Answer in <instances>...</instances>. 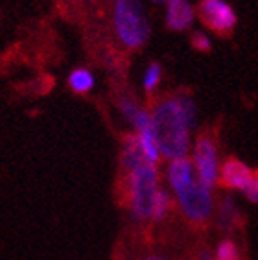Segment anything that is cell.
<instances>
[{
    "instance_id": "obj_1",
    "label": "cell",
    "mask_w": 258,
    "mask_h": 260,
    "mask_svg": "<svg viewBox=\"0 0 258 260\" xmlns=\"http://www.w3.org/2000/svg\"><path fill=\"white\" fill-rule=\"evenodd\" d=\"M160 155L168 159L184 157L190 146V127L194 124L196 107L186 96L166 98L149 113Z\"/></svg>"
},
{
    "instance_id": "obj_2",
    "label": "cell",
    "mask_w": 258,
    "mask_h": 260,
    "mask_svg": "<svg viewBox=\"0 0 258 260\" xmlns=\"http://www.w3.org/2000/svg\"><path fill=\"white\" fill-rule=\"evenodd\" d=\"M113 22L114 31L125 48L137 50L146 45L149 37V24L140 0H114Z\"/></svg>"
},
{
    "instance_id": "obj_3",
    "label": "cell",
    "mask_w": 258,
    "mask_h": 260,
    "mask_svg": "<svg viewBox=\"0 0 258 260\" xmlns=\"http://www.w3.org/2000/svg\"><path fill=\"white\" fill-rule=\"evenodd\" d=\"M157 181H159V175L155 170V165H149V162H142L135 170L127 172L125 194H127L129 209L135 218H139V220L151 218L155 194L159 190Z\"/></svg>"
},
{
    "instance_id": "obj_4",
    "label": "cell",
    "mask_w": 258,
    "mask_h": 260,
    "mask_svg": "<svg viewBox=\"0 0 258 260\" xmlns=\"http://www.w3.org/2000/svg\"><path fill=\"white\" fill-rule=\"evenodd\" d=\"M175 194H177L179 205L183 209L184 216L190 221L203 223L210 218L214 205L212 194L199 181H196V177L188 183H184L183 186L175 188Z\"/></svg>"
},
{
    "instance_id": "obj_5",
    "label": "cell",
    "mask_w": 258,
    "mask_h": 260,
    "mask_svg": "<svg viewBox=\"0 0 258 260\" xmlns=\"http://www.w3.org/2000/svg\"><path fill=\"white\" fill-rule=\"evenodd\" d=\"M194 170L198 172V181L205 188L212 190L218 183V153L216 142L209 135H201L194 150Z\"/></svg>"
},
{
    "instance_id": "obj_6",
    "label": "cell",
    "mask_w": 258,
    "mask_h": 260,
    "mask_svg": "<svg viewBox=\"0 0 258 260\" xmlns=\"http://www.w3.org/2000/svg\"><path fill=\"white\" fill-rule=\"evenodd\" d=\"M198 15L207 28L219 35H229L236 26V13L225 0H201Z\"/></svg>"
},
{
    "instance_id": "obj_7",
    "label": "cell",
    "mask_w": 258,
    "mask_h": 260,
    "mask_svg": "<svg viewBox=\"0 0 258 260\" xmlns=\"http://www.w3.org/2000/svg\"><path fill=\"white\" fill-rule=\"evenodd\" d=\"M253 170L247 165H243L238 159H227L221 166V170L218 174L219 183L225 188H236V190H243L245 185L251 179Z\"/></svg>"
},
{
    "instance_id": "obj_8",
    "label": "cell",
    "mask_w": 258,
    "mask_h": 260,
    "mask_svg": "<svg viewBox=\"0 0 258 260\" xmlns=\"http://www.w3.org/2000/svg\"><path fill=\"white\" fill-rule=\"evenodd\" d=\"M194 8L186 0H168V10H166V24L170 30L183 31L188 30L194 22Z\"/></svg>"
},
{
    "instance_id": "obj_9",
    "label": "cell",
    "mask_w": 258,
    "mask_h": 260,
    "mask_svg": "<svg viewBox=\"0 0 258 260\" xmlns=\"http://www.w3.org/2000/svg\"><path fill=\"white\" fill-rule=\"evenodd\" d=\"M196 177L194 174V165L192 160H188L186 157H179V159H172L168 166V179H170V185L175 188L179 186H183L184 183H188Z\"/></svg>"
},
{
    "instance_id": "obj_10",
    "label": "cell",
    "mask_w": 258,
    "mask_h": 260,
    "mask_svg": "<svg viewBox=\"0 0 258 260\" xmlns=\"http://www.w3.org/2000/svg\"><path fill=\"white\" fill-rule=\"evenodd\" d=\"M142 162H146V159L142 155V150H140L137 135H125L124 148H122V168H124V172L127 174V172L135 170Z\"/></svg>"
},
{
    "instance_id": "obj_11",
    "label": "cell",
    "mask_w": 258,
    "mask_h": 260,
    "mask_svg": "<svg viewBox=\"0 0 258 260\" xmlns=\"http://www.w3.org/2000/svg\"><path fill=\"white\" fill-rule=\"evenodd\" d=\"M94 85V78L87 69H76L69 76V87L76 94H85Z\"/></svg>"
},
{
    "instance_id": "obj_12",
    "label": "cell",
    "mask_w": 258,
    "mask_h": 260,
    "mask_svg": "<svg viewBox=\"0 0 258 260\" xmlns=\"http://www.w3.org/2000/svg\"><path fill=\"white\" fill-rule=\"evenodd\" d=\"M172 209V198H170L168 192L157 190L153 200V210H151V216H153L155 221H163L166 218V214Z\"/></svg>"
},
{
    "instance_id": "obj_13",
    "label": "cell",
    "mask_w": 258,
    "mask_h": 260,
    "mask_svg": "<svg viewBox=\"0 0 258 260\" xmlns=\"http://www.w3.org/2000/svg\"><path fill=\"white\" fill-rule=\"evenodd\" d=\"M160 76H163V69H160L159 63H151L146 70V76H144V89L148 92H153V89L159 85L160 81Z\"/></svg>"
},
{
    "instance_id": "obj_14",
    "label": "cell",
    "mask_w": 258,
    "mask_h": 260,
    "mask_svg": "<svg viewBox=\"0 0 258 260\" xmlns=\"http://www.w3.org/2000/svg\"><path fill=\"white\" fill-rule=\"evenodd\" d=\"M218 260H240L238 247L234 245V242L223 240L218 245Z\"/></svg>"
},
{
    "instance_id": "obj_15",
    "label": "cell",
    "mask_w": 258,
    "mask_h": 260,
    "mask_svg": "<svg viewBox=\"0 0 258 260\" xmlns=\"http://www.w3.org/2000/svg\"><path fill=\"white\" fill-rule=\"evenodd\" d=\"M120 111H122V115L127 118L131 124H133L135 116L139 115L140 107L137 104H135L133 100H129V98H122V102H120Z\"/></svg>"
},
{
    "instance_id": "obj_16",
    "label": "cell",
    "mask_w": 258,
    "mask_h": 260,
    "mask_svg": "<svg viewBox=\"0 0 258 260\" xmlns=\"http://www.w3.org/2000/svg\"><path fill=\"white\" fill-rule=\"evenodd\" d=\"M243 192H245L249 201L258 203V170H254L253 174H251V179H249V183L245 185Z\"/></svg>"
},
{
    "instance_id": "obj_17",
    "label": "cell",
    "mask_w": 258,
    "mask_h": 260,
    "mask_svg": "<svg viewBox=\"0 0 258 260\" xmlns=\"http://www.w3.org/2000/svg\"><path fill=\"white\" fill-rule=\"evenodd\" d=\"M234 218H236V209H234L233 201L227 198L223 207H221V212H219V220H221V223H233Z\"/></svg>"
},
{
    "instance_id": "obj_18",
    "label": "cell",
    "mask_w": 258,
    "mask_h": 260,
    "mask_svg": "<svg viewBox=\"0 0 258 260\" xmlns=\"http://www.w3.org/2000/svg\"><path fill=\"white\" fill-rule=\"evenodd\" d=\"M192 46L199 52H209L210 39L203 34V31H196V34H192Z\"/></svg>"
},
{
    "instance_id": "obj_19",
    "label": "cell",
    "mask_w": 258,
    "mask_h": 260,
    "mask_svg": "<svg viewBox=\"0 0 258 260\" xmlns=\"http://www.w3.org/2000/svg\"><path fill=\"white\" fill-rule=\"evenodd\" d=\"M146 260H164V258H160V256H149V258H146Z\"/></svg>"
},
{
    "instance_id": "obj_20",
    "label": "cell",
    "mask_w": 258,
    "mask_h": 260,
    "mask_svg": "<svg viewBox=\"0 0 258 260\" xmlns=\"http://www.w3.org/2000/svg\"><path fill=\"white\" fill-rule=\"evenodd\" d=\"M155 2H159V4H164V2H166V4H168V0H155Z\"/></svg>"
}]
</instances>
